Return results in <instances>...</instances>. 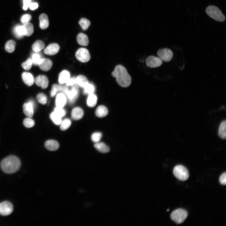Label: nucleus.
<instances>
[{
	"mask_svg": "<svg viewBox=\"0 0 226 226\" xmlns=\"http://www.w3.org/2000/svg\"><path fill=\"white\" fill-rule=\"evenodd\" d=\"M117 83L121 87H127L131 84L132 79L126 68L121 65H117L111 73Z\"/></svg>",
	"mask_w": 226,
	"mask_h": 226,
	"instance_id": "f257e3e1",
	"label": "nucleus"
},
{
	"mask_svg": "<svg viewBox=\"0 0 226 226\" xmlns=\"http://www.w3.org/2000/svg\"><path fill=\"white\" fill-rule=\"evenodd\" d=\"M21 163L19 159L14 155L9 156L1 162V167L4 172L11 174L14 173L19 169Z\"/></svg>",
	"mask_w": 226,
	"mask_h": 226,
	"instance_id": "f03ea898",
	"label": "nucleus"
},
{
	"mask_svg": "<svg viewBox=\"0 0 226 226\" xmlns=\"http://www.w3.org/2000/svg\"><path fill=\"white\" fill-rule=\"evenodd\" d=\"M206 12L208 16L215 20L223 22L225 20V17L221 10L217 6L211 5L206 9Z\"/></svg>",
	"mask_w": 226,
	"mask_h": 226,
	"instance_id": "7ed1b4c3",
	"label": "nucleus"
},
{
	"mask_svg": "<svg viewBox=\"0 0 226 226\" xmlns=\"http://www.w3.org/2000/svg\"><path fill=\"white\" fill-rule=\"evenodd\" d=\"M188 215L187 212L185 210L180 208L173 211L171 214V218L178 224H180L184 221Z\"/></svg>",
	"mask_w": 226,
	"mask_h": 226,
	"instance_id": "20e7f679",
	"label": "nucleus"
},
{
	"mask_svg": "<svg viewBox=\"0 0 226 226\" xmlns=\"http://www.w3.org/2000/svg\"><path fill=\"white\" fill-rule=\"evenodd\" d=\"M173 173L175 176L181 181H185L189 177V173L187 169L182 165L176 166L174 168Z\"/></svg>",
	"mask_w": 226,
	"mask_h": 226,
	"instance_id": "39448f33",
	"label": "nucleus"
},
{
	"mask_svg": "<svg viewBox=\"0 0 226 226\" xmlns=\"http://www.w3.org/2000/svg\"><path fill=\"white\" fill-rule=\"evenodd\" d=\"M75 56L79 61L82 62L89 61L90 58L88 51L83 48H80L75 53Z\"/></svg>",
	"mask_w": 226,
	"mask_h": 226,
	"instance_id": "423d86ee",
	"label": "nucleus"
},
{
	"mask_svg": "<svg viewBox=\"0 0 226 226\" xmlns=\"http://www.w3.org/2000/svg\"><path fill=\"white\" fill-rule=\"evenodd\" d=\"M157 55L162 61L166 62H168L171 60L173 56L172 51L167 48L159 49L157 52Z\"/></svg>",
	"mask_w": 226,
	"mask_h": 226,
	"instance_id": "0eeeda50",
	"label": "nucleus"
},
{
	"mask_svg": "<svg viewBox=\"0 0 226 226\" xmlns=\"http://www.w3.org/2000/svg\"><path fill=\"white\" fill-rule=\"evenodd\" d=\"M13 210L12 203L8 201H4L0 203V214L7 216L10 214Z\"/></svg>",
	"mask_w": 226,
	"mask_h": 226,
	"instance_id": "6e6552de",
	"label": "nucleus"
},
{
	"mask_svg": "<svg viewBox=\"0 0 226 226\" xmlns=\"http://www.w3.org/2000/svg\"><path fill=\"white\" fill-rule=\"evenodd\" d=\"M147 66L151 68H154L160 66L163 63L162 61L158 57L153 56L148 57L146 60Z\"/></svg>",
	"mask_w": 226,
	"mask_h": 226,
	"instance_id": "1a4fd4ad",
	"label": "nucleus"
},
{
	"mask_svg": "<svg viewBox=\"0 0 226 226\" xmlns=\"http://www.w3.org/2000/svg\"><path fill=\"white\" fill-rule=\"evenodd\" d=\"M34 103L33 101L30 100L24 103L23 106L24 114L29 118L32 117L34 114Z\"/></svg>",
	"mask_w": 226,
	"mask_h": 226,
	"instance_id": "9d476101",
	"label": "nucleus"
},
{
	"mask_svg": "<svg viewBox=\"0 0 226 226\" xmlns=\"http://www.w3.org/2000/svg\"><path fill=\"white\" fill-rule=\"evenodd\" d=\"M78 88L76 85H75L72 87L71 90H69L65 96L69 103L73 104L78 98Z\"/></svg>",
	"mask_w": 226,
	"mask_h": 226,
	"instance_id": "9b49d317",
	"label": "nucleus"
},
{
	"mask_svg": "<svg viewBox=\"0 0 226 226\" xmlns=\"http://www.w3.org/2000/svg\"><path fill=\"white\" fill-rule=\"evenodd\" d=\"M59 48V46L58 44L52 43L47 46L44 49V52L46 55H53L58 52Z\"/></svg>",
	"mask_w": 226,
	"mask_h": 226,
	"instance_id": "f8f14e48",
	"label": "nucleus"
},
{
	"mask_svg": "<svg viewBox=\"0 0 226 226\" xmlns=\"http://www.w3.org/2000/svg\"><path fill=\"white\" fill-rule=\"evenodd\" d=\"M35 82L36 84L41 87L42 89H46L48 85L49 81L47 77L44 75H39L36 77Z\"/></svg>",
	"mask_w": 226,
	"mask_h": 226,
	"instance_id": "ddd939ff",
	"label": "nucleus"
},
{
	"mask_svg": "<svg viewBox=\"0 0 226 226\" xmlns=\"http://www.w3.org/2000/svg\"><path fill=\"white\" fill-rule=\"evenodd\" d=\"M52 65V62L50 59L42 58L39 63L38 65L42 70L47 71L50 70Z\"/></svg>",
	"mask_w": 226,
	"mask_h": 226,
	"instance_id": "4468645a",
	"label": "nucleus"
},
{
	"mask_svg": "<svg viewBox=\"0 0 226 226\" xmlns=\"http://www.w3.org/2000/svg\"><path fill=\"white\" fill-rule=\"evenodd\" d=\"M66 102L67 98L65 95L62 93L57 95L55 101L56 107L62 108L66 105Z\"/></svg>",
	"mask_w": 226,
	"mask_h": 226,
	"instance_id": "2eb2a0df",
	"label": "nucleus"
},
{
	"mask_svg": "<svg viewBox=\"0 0 226 226\" xmlns=\"http://www.w3.org/2000/svg\"><path fill=\"white\" fill-rule=\"evenodd\" d=\"M22 78L24 83L29 86L32 85L34 82V77L30 73L23 72L22 74Z\"/></svg>",
	"mask_w": 226,
	"mask_h": 226,
	"instance_id": "dca6fc26",
	"label": "nucleus"
},
{
	"mask_svg": "<svg viewBox=\"0 0 226 226\" xmlns=\"http://www.w3.org/2000/svg\"><path fill=\"white\" fill-rule=\"evenodd\" d=\"M45 146L48 150L54 151L58 149L59 145L56 141L53 140H49L45 142Z\"/></svg>",
	"mask_w": 226,
	"mask_h": 226,
	"instance_id": "f3484780",
	"label": "nucleus"
},
{
	"mask_svg": "<svg viewBox=\"0 0 226 226\" xmlns=\"http://www.w3.org/2000/svg\"><path fill=\"white\" fill-rule=\"evenodd\" d=\"M39 26L42 29H45L48 26L49 24L48 16L45 14H41L39 17Z\"/></svg>",
	"mask_w": 226,
	"mask_h": 226,
	"instance_id": "a211bd4d",
	"label": "nucleus"
},
{
	"mask_svg": "<svg viewBox=\"0 0 226 226\" xmlns=\"http://www.w3.org/2000/svg\"><path fill=\"white\" fill-rule=\"evenodd\" d=\"M13 32L15 36L18 38L25 35V31L23 25H17L15 26Z\"/></svg>",
	"mask_w": 226,
	"mask_h": 226,
	"instance_id": "6ab92c4d",
	"label": "nucleus"
},
{
	"mask_svg": "<svg viewBox=\"0 0 226 226\" xmlns=\"http://www.w3.org/2000/svg\"><path fill=\"white\" fill-rule=\"evenodd\" d=\"M83 115V112L82 109L79 107H77L73 109L72 112V118L74 120H78L81 118Z\"/></svg>",
	"mask_w": 226,
	"mask_h": 226,
	"instance_id": "aec40b11",
	"label": "nucleus"
},
{
	"mask_svg": "<svg viewBox=\"0 0 226 226\" xmlns=\"http://www.w3.org/2000/svg\"><path fill=\"white\" fill-rule=\"evenodd\" d=\"M108 113V110L107 108L102 105L99 106L95 111L96 115L100 118L105 116L107 115Z\"/></svg>",
	"mask_w": 226,
	"mask_h": 226,
	"instance_id": "412c9836",
	"label": "nucleus"
},
{
	"mask_svg": "<svg viewBox=\"0 0 226 226\" xmlns=\"http://www.w3.org/2000/svg\"><path fill=\"white\" fill-rule=\"evenodd\" d=\"M70 77L69 72L66 70H64L61 72L58 76V82L60 84L66 83Z\"/></svg>",
	"mask_w": 226,
	"mask_h": 226,
	"instance_id": "4be33fe9",
	"label": "nucleus"
},
{
	"mask_svg": "<svg viewBox=\"0 0 226 226\" xmlns=\"http://www.w3.org/2000/svg\"><path fill=\"white\" fill-rule=\"evenodd\" d=\"M77 40L79 44L82 46H86L89 44V41L87 36L82 33H80L77 35Z\"/></svg>",
	"mask_w": 226,
	"mask_h": 226,
	"instance_id": "5701e85b",
	"label": "nucleus"
},
{
	"mask_svg": "<svg viewBox=\"0 0 226 226\" xmlns=\"http://www.w3.org/2000/svg\"><path fill=\"white\" fill-rule=\"evenodd\" d=\"M94 146L97 150L102 153H107L110 150L109 147L103 142L97 143Z\"/></svg>",
	"mask_w": 226,
	"mask_h": 226,
	"instance_id": "b1692460",
	"label": "nucleus"
},
{
	"mask_svg": "<svg viewBox=\"0 0 226 226\" xmlns=\"http://www.w3.org/2000/svg\"><path fill=\"white\" fill-rule=\"evenodd\" d=\"M88 83L87 78L82 75L78 76L76 78L75 84L82 87H84Z\"/></svg>",
	"mask_w": 226,
	"mask_h": 226,
	"instance_id": "393cba45",
	"label": "nucleus"
},
{
	"mask_svg": "<svg viewBox=\"0 0 226 226\" xmlns=\"http://www.w3.org/2000/svg\"><path fill=\"white\" fill-rule=\"evenodd\" d=\"M15 42L13 40L8 41L5 45V50L9 53H12L14 50L16 46Z\"/></svg>",
	"mask_w": 226,
	"mask_h": 226,
	"instance_id": "a878e982",
	"label": "nucleus"
},
{
	"mask_svg": "<svg viewBox=\"0 0 226 226\" xmlns=\"http://www.w3.org/2000/svg\"><path fill=\"white\" fill-rule=\"evenodd\" d=\"M45 47L43 41L38 40L35 42L32 46V49L35 52H39L42 50Z\"/></svg>",
	"mask_w": 226,
	"mask_h": 226,
	"instance_id": "bb28decb",
	"label": "nucleus"
},
{
	"mask_svg": "<svg viewBox=\"0 0 226 226\" xmlns=\"http://www.w3.org/2000/svg\"><path fill=\"white\" fill-rule=\"evenodd\" d=\"M97 99V96L94 94H89L87 100V105L90 107H94L96 104Z\"/></svg>",
	"mask_w": 226,
	"mask_h": 226,
	"instance_id": "cd10ccee",
	"label": "nucleus"
},
{
	"mask_svg": "<svg viewBox=\"0 0 226 226\" xmlns=\"http://www.w3.org/2000/svg\"><path fill=\"white\" fill-rule=\"evenodd\" d=\"M226 121H223L220 124L218 129V135L221 138H226Z\"/></svg>",
	"mask_w": 226,
	"mask_h": 226,
	"instance_id": "c85d7f7f",
	"label": "nucleus"
},
{
	"mask_svg": "<svg viewBox=\"0 0 226 226\" xmlns=\"http://www.w3.org/2000/svg\"><path fill=\"white\" fill-rule=\"evenodd\" d=\"M24 27L25 31V35L30 36L34 32V28L33 24L29 22L24 23L23 25Z\"/></svg>",
	"mask_w": 226,
	"mask_h": 226,
	"instance_id": "c756f323",
	"label": "nucleus"
},
{
	"mask_svg": "<svg viewBox=\"0 0 226 226\" xmlns=\"http://www.w3.org/2000/svg\"><path fill=\"white\" fill-rule=\"evenodd\" d=\"M51 119L56 125L60 124L62 122V117L54 111L51 113L50 115Z\"/></svg>",
	"mask_w": 226,
	"mask_h": 226,
	"instance_id": "7c9ffc66",
	"label": "nucleus"
},
{
	"mask_svg": "<svg viewBox=\"0 0 226 226\" xmlns=\"http://www.w3.org/2000/svg\"><path fill=\"white\" fill-rule=\"evenodd\" d=\"M38 52H35L32 55V60L33 64L35 65H38L42 58L41 54Z\"/></svg>",
	"mask_w": 226,
	"mask_h": 226,
	"instance_id": "2f4dec72",
	"label": "nucleus"
},
{
	"mask_svg": "<svg viewBox=\"0 0 226 226\" xmlns=\"http://www.w3.org/2000/svg\"><path fill=\"white\" fill-rule=\"evenodd\" d=\"M83 93L85 94L89 95L93 94L95 91V87L94 85L89 83L83 87Z\"/></svg>",
	"mask_w": 226,
	"mask_h": 226,
	"instance_id": "473e14b6",
	"label": "nucleus"
},
{
	"mask_svg": "<svg viewBox=\"0 0 226 226\" xmlns=\"http://www.w3.org/2000/svg\"><path fill=\"white\" fill-rule=\"evenodd\" d=\"M79 24L83 30H87L90 24L89 20L85 18H82L79 21Z\"/></svg>",
	"mask_w": 226,
	"mask_h": 226,
	"instance_id": "72a5a7b5",
	"label": "nucleus"
},
{
	"mask_svg": "<svg viewBox=\"0 0 226 226\" xmlns=\"http://www.w3.org/2000/svg\"><path fill=\"white\" fill-rule=\"evenodd\" d=\"M71 125V121L68 119L63 120L60 124V129L62 130H65L68 129Z\"/></svg>",
	"mask_w": 226,
	"mask_h": 226,
	"instance_id": "f704fd0d",
	"label": "nucleus"
},
{
	"mask_svg": "<svg viewBox=\"0 0 226 226\" xmlns=\"http://www.w3.org/2000/svg\"><path fill=\"white\" fill-rule=\"evenodd\" d=\"M62 88V87L60 85L56 84H53L52 87L51 96V97L54 96L57 92L61 90Z\"/></svg>",
	"mask_w": 226,
	"mask_h": 226,
	"instance_id": "c9c22d12",
	"label": "nucleus"
},
{
	"mask_svg": "<svg viewBox=\"0 0 226 226\" xmlns=\"http://www.w3.org/2000/svg\"><path fill=\"white\" fill-rule=\"evenodd\" d=\"M23 123L24 126L27 128H30L34 126L35 122L30 118H25L23 121Z\"/></svg>",
	"mask_w": 226,
	"mask_h": 226,
	"instance_id": "e433bc0d",
	"label": "nucleus"
},
{
	"mask_svg": "<svg viewBox=\"0 0 226 226\" xmlns=\"http://www.w3.org/2000/svg\"><path fill=\"white\" fill-rule=\"evenodd\" d=\"M33 62L31 58H28L25 62L22 64V67L25 70H28L31 67Z\"/></svg>",
	"mask_w": 226,
	"mask_h": 226,
	"instance_id": "4c0bfd02",
	"label": "nucleus"
},
{
	"mask_svg": "<svg viewBox=\"0 0 226 226\" xmlns=\"http://www.w3.org/2000/svg\"><path fill=\"white\" fill-rule=\"evenodd\" d=\"M38 101L41 104L45 105L47 101V98L45 95L43 93H39L36 96Z\"/></svg>",
	"mask_w": 226,
	"mask_h": 226,
	"instance_id": "58836bf2",
	"label": "nucleus"
},
{
	"mask_svg": "<svg viewBox=\"0 0 226 226\" xmlns=\"http://www.w3.org/2000/svg\"><path fill=\"white\" fill-rule=\"evenodd\" d=\"M102 136V135L100 132H95L92 135L91 138L93 142L97 143L100 140Z\"/></svg>",
	"mask_w": 226,
	"mask_h": 226,
	"instance_id": "ea45409f",
	"label": "nucleus"
},
{
	"mask_svg": "<svg viewBox=\"0 0 226 226\" xmlns=\"http://www.w3.org/2000/svg\"><path fill=\"white\" fill-rule=\"evenodd\" d=\"M54 112L61 117L64 116L66 114L65 111L62 108L56 107L54 109Z\"/></svg>",
	"mask_w": 226,
	"mask_h": 226,
	"instance_id": "a19ab883",
	"label": "nucleus"
},
{
	"mask_svg": "<svg viewBox=\"0 0 226 226\" xmlns=\"http://www.w3.org/2000/svg\"><path fill=\"white\" fill-rule=\"evenodd\" d=\"M31 19V16L30 15L28 14H25L22 15L20 19V21L23 23H25L28 22Z\"/></svg>",
	"mask_w": 226,
	"mask_h": 226,
	"instance_id": "79ce46f5",
	"label": "nucleus"
},
{
	"mask_svg": "<svg viewBox=\"0 0 226 226\" xmlns=\"http://www.w3.org/2000/svg\"><path fill=\"white\" fill-rule=\"evenodd\" d=\"M219 180L220 184L223 185H225L226 184V173L224 172L219 177Z\"/></svg>",
	"mask_w": 226,
	"mask_h": 226,
	"instance_id": "37998d69",
	"label": "nucleus"
},
{
	"mask_svg": "<svg viewBox=\"0 0 226 226\" xmlns=\"http://www.w3.org/2000/svg\"><path fill=\"white\" fill-rule=\"evenodd\" d=\"M76 78L75 77L70 78L66 83L67 86H71L75 84Z\"/></svg>",
	"mask_w": 226,
	"mask_h": 226,
	"instance_id": "c03bdc74",
	"label": "nucleus"
},
{
	"mask_svg": "<svg viewBox=\"0 0 226 226\" xmlns=\"http://www.w3.org/2000/svg\"><path fill=\"white\" fill-rule=\"evenodd\" d=\"M31 2L32 0H23V9L24 10H26Z\"/></svg>",
	"mask_w": 226,
	"mask_h": 226,
	"instance_id": "a18cd8bd",
	"label": "nucleus"
},
{
	"mask_svg": "<svg viewBox=\"0 0 226 226\" xmlns=\"http://www.w3.org/2000/svg\"><path fill=\"white\" fill-rule=\"evenodd\" d=\"M38 7V4L36 3L31 2L30 4L29 7L31 10H34L37 9Z\"/></svg>",
	"mask_w": 226,
	"mask_h": 226,
	"instance_id": "49530a36",
	"label": "nucleus"
},
{
	"mask_svg": "<svg viewBox=\"0 0 226 226\" xmlns=\"http://www.w3.org/2000/svg\"><path fill=\"white\" fill-rule=\"evenodd\" d=\"M62 93L66 95L68 91H69L67 87L66 86L62 87V89L61 90Z\"/></svg>",
	"mask_w": 226,
	"mask_h": 226,
	"instance_id": "de8ad7c7",
	"label": "nucleus"
},
{
	"mask_svg": "<svg viewBox=\"0 0 226 226\" xmlns=\"http://www.w3.org/2000/svg\"><path fill=\"white\" fill-rule=\"evenodd\" d=\"M169 211V209H168L167 210V211Z\"/></svg>",
	"mask_w": 226,
	"mask_h": 226,
	"instance_id": "09e8293b",
	"label": "nucleus"
}]
</instances>
